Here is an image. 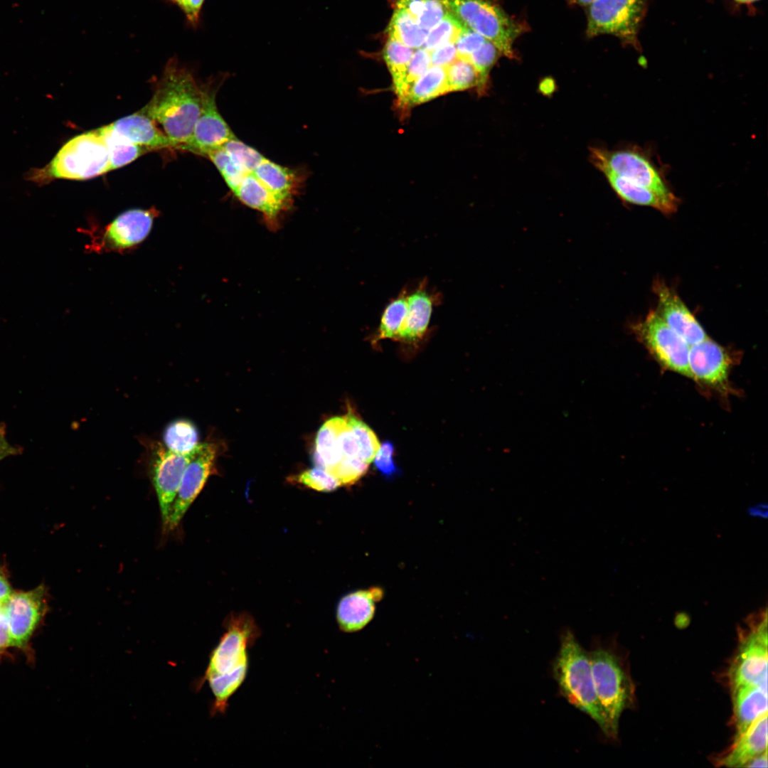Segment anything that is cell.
<instances>
[{
    "label": "cell",
    "instance_id": "cell-1",
    "mask_svg": "<svg viewBox=\"0 0 768 768\" xmlns=\"http://www.w3.org/2000/svg\"><path fill=\"white\" fill-rule=\"evenodd\" d=\"M226 631L210 654L204 676L198 688L208 682L214 700L213 715L226 711L230 698L244 682L249 666L247 649L260 636V630L249 614L233 613L224 622Z\"/></svg>",
    "mask_w": 768,
    "mask_h": 768
},
{
    "label": "cell",
    "instance_id": "cell-2",
    "mask_svg": "<svg viewBox=\"0 0 768 768\" xmlns=\"http://www.w3.org/2000/svg\"><path fill=\"white\" fill-rule=\"evenodd\" d=\"M201 104V87L187 69L171 59L151 99L141 110L159 124L179 149L186 150Z\"/></svg>",
    "mask_w": 768,
    "mask_h": 768
},
{
    "label": "cell",
    "instance_id": "cell-3",
    "mask_svg": "<svg viewBox=\"0 0 768 768\" xmlns=\"http://www.w3.org/2000/svg\"><path fill=\"white\" fill-rule=\"evenodd\" d=\"M552 673L561 695L590 717L607 737L616 739L597 695L588 651L581 646L570 629H565L560 635L559 651L552 664Z\"/></svg>",
    "mask_w": 768,
    "mask_h": 768
},
{
    "label": "cell",
    "instance_id": "cell-4",
    "mask_svg": "<svg viewBox=\"0 0 768 768\" xmlns=\"http://www.w3.org/2000/svg\"><path fill=\"white\" fill-rule=\"evenodd\" d=\"M110 171L107 147L97 129L70 139L49 164L31 171L28 178L39 183L56 178L86 180Z\"/></svg>",
    "mask_w": 768,
    "mask_h": 768
},
{
    "label": "cell",
    "instance_id": "cell-5",
    "mask_svg": "<svg viewBox=\"0 0 768 768\" xmlns=\"http://www.w3.org/2000/svg\"><path fill=\"white\" fill-rule=\"evenodd\" d=\"M588 653L597 695L617 738L622 713L633 700L632 682L622 658L611 647L596 641Z\"/></svg>",
    "mask_w": 768,
    "mask_h": 768
},
{
    "label": "cell",
    "instance_id": "cell-6",
    "mask_svg": "<svg viewBox=\"0 0 768 768\" xmlns=\"http://www.w3.org/2000/svg\"><path fill=\"white\" fill-rule=\"evenodd\" d=\"M449 11L491 41L500 53L514 56L513 46L522 27L491 0H444Z\"/></svg>",
    "mask_w": 768,
    "mask_h": 768
},
{
    "label": "cell",
    "instance_id": "cell-7",
    "mask_svg": "<svg viewBox=\"0 0 768 768\" xmlns=\"http://www.w3.org/2000/svg\"><path fill=\"white\" fill-rule=\"evenodd\" d=\"M159 215L154 207L132 208L122 212L102 227L90 225L85 230L90 238L86 250L97 254L122 253L134 250L147 238Z\"/></svg>",
    "mask_w": 768,
    "mask_h": 768
},
{
    "label": "cell",
    "instance_id": "cell-8",
    "mask_svg": "<svg viewBox=\"0 0 768 768\" xmlns=\"http://www.w3.org/2000/svg\"><path fill=\"white\" fill-rule=\"evenodd\" d=\"M647 0H596L589 5L587 34L614 35L639 48L637 34Z\"/></svg>",
    "mask_w": 768,
    "mask_h": 768
},
{
    "label": "cell",
    "instance_id": "cell-9",
    "mask_svg": "<svg viewBox=\"0 0 768 768\" xmlns=\"http://www.w3.org/2000/svg\"><path fill=\"white\" fill-rule=\"evenodd\" d=\"M633 331L649 353L665 370L691 378L690 345L671 329L656 311L633 326Z\"/></svg>",
    "mask_w": 768,
    "mask_h": 768
},
{
    "label": "cell",
    "instance_id": "cell-10",
    "mask_svg": "<svg viewBox=\"0 0 768 768\" xmlns=\"http://www.w3.org/2000/svg\"><path fill=\"white\" fill-rule=\"evenodd\" d=\"M758 621L741 643L729 671L732 691L747 686L767 688V613Z\"/></svg>",
    "mask_w": 768,
    "mask_h": 768
},
{
    "label": "cell",
    "instance_id": "cell-11",
    "mask_svg": "<svg viewBox=\"0 0 768 768\" xmlns=\"http://www.w3.org/2000/svg\"><path fill=\"white\" fill-rule=\"evenodd\" d=\"M150 445L149 476L157 496L163 530L165 532L192 452L181 454L169 450L160 442H152Z\"/></svg>",
    "mask_w": 768,
    "mask_h": 768
},
{
    "label": "cell",
    "instance_id": "cell-12",
    "mask_svg": "<svg viewBox=\"0 0 768 768\" xmlns=\"http://www.w3.org/2000/svg\"><path fill=\"white\" fill-rule=\"evenodd\" d=\"M592 159L604 174H613L624 177L665 196H674L658 171L648 159L638 152L593 149Z\"/></svg>",
    "mask_w": 768,
    "mask_h": 768
},
{
    "label": "cell",
    "instance_id": "cell-13",
    "mask_svg": "<svg viewBox=\"0 0 768 768\" xmlns=\"http://www.w3.org/2000/svg\"><path fill=\"white\" fill-rule=\"evenodd\" d=\"M218 452L213 442L198 444L192 451L178 487L166 531H171L179 525L191 503L203 489L214 471Z\"/></svg>",
    "mask_w": 768,
    "mask_h": 768
},
{
    "label": "cell",
    "instance_id": "cell-14",
    "mask_svg": "<svg viewBox=\"0 0 768 768\" xmlns=\"http://www.w3.org/2000/svg\"><path fill=\"white\" fill-rule=\"evenodd\" d=\"M733 357L727 349L708 337L692 345L688 354L691 378L700 385L727 395Z\"/></svg>",
    "mask_w": 768,
    "mask_h": 768
},
{
    "label": "cell",
    "instance_id": "cell-15",
    "mask_svg": "<svg viewBox=\"0 0 768 768\" xmlns=\"http://www.w3.org/2000/svg\"><path fill=\"white\" fill-rule=\"evenodd\" d=\"M4 608L9 626V646L22 648L45 614V589L40 586L28 592L12 593L4 602Z\"/></svg>",
    "mask_w": 768,
    "mask_h": 768
},
{
    "label": "cell",
    "instance_id": "cell-16",
    "mask_svg": "<svg viewBox=\"0 0 768 768\" xmlns=\"http://www.w3.org/2000/svg\"><path fill=\"white\" fill-rule=\"evenodd\" d=\"M407 287V311L396 341L415 346L427 336L434 308L442 302V295L429 287L427 279Z\"/></svg>",
    "mask_w": 768,
    "mask_h": 768
},
{
    "label": "cell",
    "instance_id": "cell-17",
    "mask_svg": "<svg viewBox=\"0 0 768 768\" xmlns=\"http://www.w3.org/2000/svg\"><path fill=\"white\" fill-rule=\"evenodd\" d=\"M201 88V112L186 150L205 156L211 150L223 147L235 136L218 110L216 90L210 85Z\"/></svg>",
    "mask_w": 768,
    "mask_h": 768
},
{
    "label": "cell",
    "instance_id": "cell-18",
    "mask_svg": "<svg viewBox=\"0 0 768 768\" xmlns=\"http://www.w3.org/2000/svg\"><path fill=\"white\" fill-rule=\"evenodd\" d=\"M654 292L658 297L656 311L687 343L692 346L708 338L703 328L673 290L656 281Z\"/></svg>",
    "mask_w": 768,
    "mask_h": 768
},
{
    "label": "cell",
    "instance_id": "cell-19",
    "mask_svg": "<svg viewBox=\"0 0 768 768\" xmlns=\"http://www.w3.org/2000/svg\"><path fill=\"white\" fill-rule=\"evenodd\" d=\"M383 594L381 588L374 587L343 596L336 609L339 629L346 633L363 629L373 618L375 603L381 599Z\"/></svg>",
    "mask_w": 768,
    "mask_h": 768
},
{
    "label": "cell",
    "instance_id": "cell-20",
    "mask_svg": "<svg viewBox=\"0 0 768 768\" xmlns=\"http://www.w3.org/2000/svg\"><path fill=\"white\" fill-rule=\"evenodd\" d=\"M109 125L130 142L151 151L164 148L179 149L178 146L159 129L156 122L142 110L120 118Z\"/></svg>",
    "mask_w": 768,
    "mask_h": 768
},
{
    "label": "cell",
    "instance_id": "cell-21",
    "mask_svg": "<svg viewBox=\"0 0 768 768\" xmlns=\"http://www.w3.org/2000/svg\"><path fill=\"white\" fill-rule=\"evenodd\" d=\"M767 750V713L759 717L718 760L719 766L742 767Z\"/></svg>",
    "mask_w": 768,
    "mask_h": 768
},
{
    "label": "cell",
    "instance_id": "cell-22",
    "mask_svg": "<svg viewBox=\"0 0 768 768\" xmlns=\"http://www.w3.org/2000/svg\"><path fill=\"white\" fill-rule=\"evenodd\" d=\"M233 193L242 203L262 213L270 228L277 227L279 215L288 208L252 173L245 175Z\"/></svg>",
    "mask_w": 768,
    "mask_h": 768
},
{
    "label": "cell",
    "instance_id": "cell-23",
    "mask_svg": "<svg viewBox=\"0 0 768 768\" xmlns=\"http://www.w3.org/2000/svg\"><path fill=\"white\" fill-rule=\"evenodd\" d=\"M736 732L739 739L761 715L767 713V688L747 686L732 691Z\"/></svg>",
    "mask_w": 768,
    "mask_h": 768
},
{
    "label": "cell",
    "instance_id": "cell-24",
    "mask_svg": "<svg viewBox=\"0 0 768 768\" xmlns=\"http://www.w3.org/2000/svg\"><path fill=\"white\" fill-rule=\"evenodd\" d=\"M604 175L616 193L628 203L651 206L666 214L672 213L677 210L678 200L675 196L661 195L651 189L613 174Z\"/></svg>",
    "mask_w": 768,
    "mask_h": 768
},
{
    "label": "cell",
    "instance_id": "cell-25",
    "mask_svg": "<svg viewBox=\"0 0 768 768\" xmlns=\"http://www.w3.org/2000/svg\"><path fill=\"white\" fill-rule=\"evenodd\" d=\"M252 174L278 199L289 206L301 182L295 171L265 158Z\"/></svg>",
    "mask_w": 768,
    "mask_h": 768
},
{
    "label": "cell",
    "instance_id": "cell-26",
    "mask_svg": "<svg viewBox=\"0 0 768 768\" xmlns=\"http://www.w3.org/2000/svg\"><path fill=\"white\" fill-rule=\"evenodd\" d=\"M345 416L334 417L327 420L319 429L315 440L313 461L316 466L330 472L341 461L343 454L339 436L346 425Z\"/></svg>",
    "mask_w": 768,
    "mask_h": 768
},
{
    "label": "cell",
    "instance_id": "cell-27",
    "mask_svg": "<svg viewBox=\"0 0 768 768\" xmlns=\"http://www.w3.org/2000/svg\"><path fill=\"white\" fill-rule=\"evenodd\" d=\"M448 92L446 67L431 65L411 87L402 106L426 102Z\"/></svg>",
    "mask_w": 768,
    "mask_h": 768
},
{
    "label": "cell",
    "instance_id": "cell-28",
    "mask_svg": "<svg viewBox=\"0 0 768 768\" xmlns=\"http://www.w3.org/2000/svg\"><path fill=\"white\" fill-rule=\"evenodd\" d=\"M97 129L107 147L111 171L127 165L140 156L151 151L130 142L113 130L109 124Z\"/></svg>",
    "mask_w": 768,
    "mask_h": 768
},
{
    "label": "cell",
    "instance_id": "cell-29",
    "mask_svg": "<svg viewBox=\"0 0 768 768\" xmlns=\"http://www.w3.org/2000/svg\"><path fill=\"white\" fill-rule=\"evenodd\" d=\"M407 285L385 306L373 342L383 339L396 341L400 328L407 311Z\"/></svg>",
    "mask_w": 768,
    "mask_h": 768
},
{
    "label": "cell",
    "instance_id": "cell-30",
    "mask_svg": "<svg viewBox=\"0 0 768 768\" xmlns=\"http://www.w3.org/2000/svg\"><path fill=\"white\" fill-rule=\"evenodd\" d=\"M427 31L402 9L396 7L388 27V37L412 49L422 48Z\"/></svg>",
    "mask_w": 768,
    "mask_h": 768
},
{
    "label": "cell",
    "instance_id": "cell-31",
    "mask_svg": "<svg viewBox=\"0 0 768 768\" xmlns=\"http://www.w3.org/2000/svg\"><path fill=\"white\" fill-rule=\"evenodd\" d=\"M164 446L181 454L191 453L198 444V432L193 422L180 419L170 422L163 433Z\"/></svg>",
    "mask_w": 768,
    "mask_h": 768
},
{
    "label": "cell",
    "instance_id": "cell-32",
    "mask_svg": "<svg viewBox=\"0 0 768 768\" xmlns=\"http://www.w3.org/2000/svg\"><path fill=\"white\" fill-rule=\"evenodd\" d=\"M414 49L388 37L383 49V58L392 75L394 90L401 85L406 74Z\"/></svg>",
    "mask_w": 768,
    "mask_h": 768
},
{
    "label": "cell",
    "instance_id": "cell-33",
    "mask_svg": "<svg viewBox=\"0 0 768 768\" xmlns=\"http://www.w3.org/2000/svg\"><path fill=\"white\" fill-rule=\"evenodd\" d=\"M466 26L461 20L449 11L439 23L428 31L422 48L430 52L442 45L455 43Z\"/></svg>",
    "mask_w": 768,
    "mask_h": 768
},
{
    "label": "cell",
    "instance_id": "cell-34",
    "mask_svg": "<svg viewBox=\"0 0 768 768\" xmlns=\"http://www.w3.org/2000/svg\"><path fill=\"white\" fill-rule=\"evenodd\" d=\"M345 417L356 440L359 458L367 464L372 462L380 447L376 435L351 409Z\"/></svg>",
    "mask_w": 768,
    "mask_h": 768
},
{
    "label": "cell",
    "instance_id": "cell-35",
    "mask_svg": "<svg viewBox=\"0 0 768 768\" xmlns=\"http://www.w3.org/2000/svg\"><path fill=\"white\" fill-rule=\"evenodd\" d=\"M448 92L461 91L479 87V76L474 65L466 59L457 58L446 67Z\"/></svg>",
    "mask_w": 768,
    "mask_h": 768
},
{
    "label": "cell",
    "instance_id": "cell-36",
    "mask_svg": "<svg viewBox=\"0 0 768 768\" xmlns=\"http://www.w3.org/2000/svg\"><path fill=\"white\" fill-rule=\"evenodd\" d=\"M220 173L228 186L234 192L246 174L223 148L211 150L205 154Z\"/></svg>",
    "mask_w": 768,
    "mask_h": 768
},
{
    "label": "cell",
    "instance_id": "cell-37",
    "mask_svg": "<svg viewBox=\"0 0 768 768\" xmlns=\"http://www.w3.org/2000/svg\"><path fill=\"white\" fill-rule=\"evenodd\" d=\"M431 65L430 52L423 48L414 50L405 78L399 87L395 90L400 104L402 105L412 85Z\"/></svg>",
    "mask_w": 768,
    "mask_h": 768
},
{
    "label": "cell",
    "instance_id": "cell-38",
    "mask_svg": "<svg viewBox=\"0 0 768 768\" xmlns=\"http://www.w3.org/2000/svg\"><path fill=\"white\" fill-rule=\"evenodd\" d=\"M223 147L246 174L252 173L265 159L255 149L247 145L236 137L228 142Z\"/></svg>",
    "mask_w": 768,
    "mask_h": 768
},
{
    "label": "cell",
    "instance_id": "cell-39",
    "mask_svg": "<svg viewBox=\"0 0 768 768\" xmlns=\"http://www.w3.org/2000/svg\"><path fill=\"white\" fill-rule=\"evenodd\" d=\"M500 53L498 48L491 41L485 40L481 47L472 53L468 60L476 68L479 76V91H484L489 73Z\"/></svg>",
    "mask_w": 768,
    "mask_h": 768
},
{
    "label": "cell",
    "instance_id": "cell-40",
    "mask_svg": "<svg viewBox=\"0 0 768 768\" xmlns=\"http://www.w3.org/2000/svg\"><path fill=\"white\" fill-rule=\"evenodd\" d=\"M291 479L319 491H332L341 486L333 474L318 466L307 469Z\"/></svg>",
    "mask_w": 768,
    "mask_h": 768
},
{
    "label": "cell",
    "instance_id": "cell-41",
    "mask_svg": "<svg viewBox=\"0 0 768 768\" xmlns=\"http://www.w3.org/2000/svg\"><path fill=\"white\" fill-rule=\"evenodd\" d=\"M368 464L358 457H343L337 465L330 471L340 482L348 485L358 481L368 469Z\"/></svg>",
    "mask_w": 768,
    "mask_h": 768
},
{
    "label": "cell",
    "instance_id": "cell-42",
    "mask_svg": "<svg viewBox=\"0 0 768 768\" xmlns=\"http://www.w3.org/2000/svg\"><path fill=\"white\" fill-rule=\"evenodd\" d=\"M449 11L444 0H425L417 23L421 28L428 32L439 23Z\"/></svg>",
    "mask_w": 768,
    "mask_h": 768
},
{
    "label": "cell",
    "instance_id": "cell-43",
    "mask_svg": "<svg viewBox=\"0 0 768 768\" xmlns=\"http://www.w3.org/2000/svg\"><path fill=\"white\" fill-rule=\"evenodd\" d=\"M485 40L482 36L466 26L454 43L457 58L468 60L469 55L479 49Z\"/></svg>",
    "mask_w": 768,
    "mask_h": 768
},
{
    "label": "cell",
    "instance_id": "cell-44",
    "mask_svg": "<svg viewBox=\"0 0 768 768\" xmlns=\"http://www.w3.org/2000/svg\"><path fill=\"white\" fill-rule=\"evenodd\" d=\"M394 447L390 442H385L380 445L379 450L374 457V463L376 468L386 477H391L398 471V468L395 465L393 456Z\"/></svg>",
    "mask_w": 768,
    "mask_h": 768
},
{
    "label": "cell",
    "instance_id": "cell-45",
    "mask_svg": "<svg viewBox=\"0 0 768 768\" xmlns=\"http://www.w3.org/2000/svg\"><path fill=\"white\" fill-rule=\"evenodd\" d=\"M432 65L447 67L457 58L454 43L442 45L430 52Z\"/></svg>",
    "mask_w": 768,
    "mask_h": 768
},
{
    "label": "cell",
    "instance_id": "cell-46",
    "mask_svg": "<svg viewBox=\"0 0 768 768\" xmlns=\"http://www.w3.org/2000/svg\"><path fill=\"white\" fill-rule=\"evenodd\" d=\"M339 442L343 457L359 458L358 447L348 422L340 433Z\"/></svg>",
    "mask_w": 768,
    "mask_h": 768
},
{
    "label": "cell",
    "instance_id": "cell-47",
    "mask_svg": "<svg viewBox=\"0 0 768 768\" xmlns=\"http://www.w3.org/2000/svg\"><path fill=\"white\" fill-rule=\"evenodd\" d=\"M184 12L188 22L195 26L198 22L204 0H171Z\"/></svg>",
    "mask_w": 768,
    "mask_h": 768
},
{
    "label": "cell",
    "instance_id": "cell-48",
    "mask_svg": "<svg viewBox=\"0 0 768 768\" xmlns=\"http://www.w3.org/2000/svg\"><path fill=\"white\" fill-rule=\"evenodd\" d=\"M425 0H398L397 7L404 9L409 16L417 22L423 11Z\"/></svg>",
    "mask_w": 768,
    "mask_h": 768
},
{
    "label": "cell",
    "instance_id": "cell-49",
    "mask_svg": "<svg viewBox=\"0 0 768 768\" xmlns=\"http://www.w3.org/2000/svg\"><path fill=\"white\" fill-rule=\"evenodd\" d=\"M22 452L21 447L11 445L6 438V426L0 423V461L4 458L20 454Z\"/></svg>",
    "mask_w": 768,
    "mask_h": 768
},
{
    "label": "cell",
    "instance_id": "cell-50",
    "mask_svg": "<svg viewBox=\"0 0 768 768\" xmlns=\"http://www.w3.org/2000/svg\"><path fill=\"white\" fill-rule=\"evenodd\" d=\"M7 646H9V632L7 619L4 612L0 616V651Z\"/></svg>",
    "mask_w": 768,
    "mask_h": 768
},
{
    "label": "cell",
    "instance_id": "cell-51",
    "mask_svg": "<svg viewBox=\"0 0 768 768\" xmlns=\"http://www.w3.org/2000/svg\"><path fill=\"white\" fill-rule=\"evenodd\" d=\"M12 594L4 573L0 570V602H5Z\"/></svg>",
    "mask_w": 768,
    "mask_h": 768
},
{
    "label": "cell",
    "instance_id": "cell-52",
    "mask_svg": "<svg viewBox=\"0 0 768 768\" xmlns=\"http://www.w3.org/2000/svg\"><path fill=\"white\" fill-rule=\"evenodd\" d=\"M745 767H767V750L750 759Z\"/></svg>",
    "mask_w": 768,
    "mask_h": 768
},
{
    "label": "cell",
    "instance_id": "cell-53",
    "mask_svg": "<svg viewBox=\"0 0 768 768\" xmlns=\"http://www.w3.org/2000/svg\"><path fill=\"white\" fill-rule=\"evenodd\" d=\"M747 513L753 517L767 518L768 506L767 503H759L748 508Z\"/></svg>",
    "mask_w": 768,
    "mask_h": 768
},
{
    "label": "cell",
    "instance_id": "cell-54",
    "mask_svg": "<svg viewBox=\"0 0 768 768\" xmlns=\"http://www.w3.org/2000/svg\"><path fill=\"white\" fill-rule=\"evenodd\" d=\"M572 1L574 3H575L577 4H579V5L589 6L590 4H592V2H594L596 0H572Z\"/></svg>",
    "mask_w": 768,
    "mask_h": 768
},
{
    "label": "cell",
    "instance_id": "cell-55",
    "mask_svg": "<svg viewBox=\"0 0 768 768\" xmlns=\"http://www.w3.org/2000/svg\"><path fill=\"white\" fill-rule=\"evenodd\" d=\"M735 1H737L739 3H742V4H750V3H752V2L758 1V0H735Z\"/></svg>",
    "mask_w": 768,
    "mask_h": 768
},
{
    "label": "cell",
    "instance_id": "cell-56",
    "mask_svg": "<svg viewBox=\"0 0 768 768\" xmlns=\"http://www.w3.org/2000/svg\"><path fill=\"white\" fill-rule=\"evenodd\" d=\"M4 602H0V616H1V614H2L3 613H4Z\"/></svg>",
    "mask_w": 768,
    "mask_h": 768
}]
</instances>
